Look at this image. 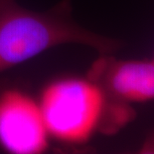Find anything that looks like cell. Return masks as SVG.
<instances>
[{
    "label": "cell",
    "instance_id": "1",
    "mask_svg": "<svg viewBox=\"0 0 154 154\" xmlns=\"http://www.w3.org/2000/svg\"><path fill=\"white\" fill-rule=\"evenodd\" d=\"M68 43L86 45L103 55L120 47L119 41L79 25L69 0L44 12L29 10L16 0H0V73Z\"/></svg>",
    "mask_w": 154,
    "mask_h": 154
},
{
    "label": "cell",
    "instance_id": "2",
    "mask_svg": "<svg viewBox=\"0 0 154 154\" xmlns=\"http://www.w3.org/2000/svg\"><path fill=\"white\" fill-rule=\"evenodd\" d=\"M37 100L51 139L78 146L103 133L112 98L90 77L65 76L45 85Z\"/></svg>",
    "mask_w": 154,
    "mask_h": 154
},
{
    "label": "cell",
    "instance_id": "3",
    "mask_svg": "<svg viewBox=\"0 0 154 154\" xmlns=\"http://www.w3.org/2000/svg\"><path fill=\"white\" fill-rule=\"evenodd\" d=\"M50 134L38 100L18 88L0 92V147L12 154H41Z\"/></svg>",
    "mask_w": 154,
    "mask_h": 154
},
{
    "label": "cell",
    "instance_id": "4",
    "mask_svg": "<svg viewBox=\"0 0 154 154\" xmlns=\"http://www.w3.org/2000/svg\"><path fill=\"white\" fill-rule=\"evenodd\" d=\"M88 77L122 102L154 100V60H117L103 54L91 65Z\"/></svg>",
    "mask_w": 154,
    "mask_h": 154
},
{
    "label": "cell",
    "instance_id": "5",
    "mask_svg": "<svg viewBox=\"0 0 154 154\" xmlns=\"http://www.w3.org/2000/svg\"><path fill=\"white\" fill-rule=\"evenodd\" d=\"M138 152L142 154H154V132L144 140Z\"/></svg>",
    "mask_w": 154,
    "mask_h": 154
},
{
    "label": "cell",
    "instance_id": "6",
    "mask_svg": "<svg viewBox=\"0 0 154 154\" xmlns=\"http://www.w3.org/2000/svg\"><path fill=\"white\" fill-rule=\"evenodd\" d=\"M153 60H154V59H153Z\"/></svg>",
    "mask_w": 154,
    "mask_h": 154
}]
</instances>
